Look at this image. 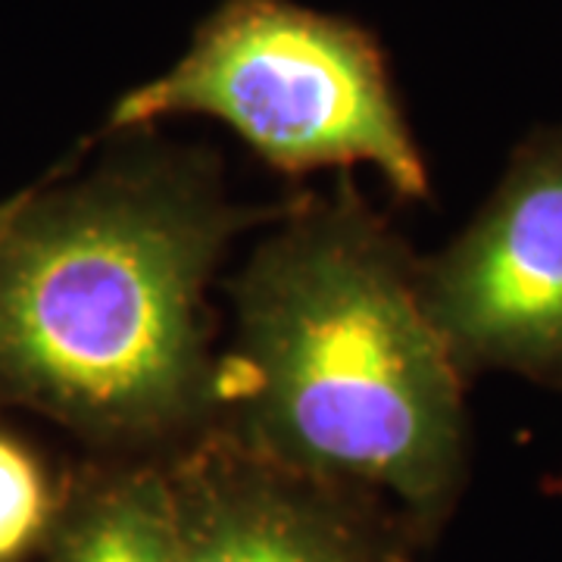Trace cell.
<instances>
[{
  "mask_svg": "<svg viewBox=\"0 0 562 562\" xmlns=\"http://www.w3.org/2000/svg\"><path fill=\"white\" fill-rule=\"evenodd\" d=\"M181 562H416L422 538L353 484L272 460L210 425L166 457Z\"/></svg>",
  "mask_w": 562,
  "mask_h": 562,
  "instance_id": "5",
  "label": "cell"
},
{
  "mask_svg": "<svg viewBox=\"0 0 562 562\" xmlns=\"http://www.w3.org/2000/svg\"><path fill=\"white\" fill-rule=\"evenodd\" d=\"M20 201H22V191H16V194H10V198H3V201H0V228L10 222V216H13V213H16Z\"/></svg>",
  "mask_w": 562,
  "mask_h": 562,
  "instance_id": "8",
  "label": "cell"
},
{
  "mask_svg": "<svg viewBox=\"0 0 562 562\" xmlns=\"http://www.w3.org/2000/svg\"><path fill=\"white\" fill-rule=\"evenodd\" d=\"M63 184L22 191L0 228V403L106 457H169L220 413L206 288L260 210L216 162L138 140Z\"/></svg>",
  "mask_w": 562,
  "mask_h": 562,
  "instance_id": "1",
  "label": "cell"
},
{
  "mask_svg": "<svg viewBox=\"0 0 562 562\" xmlns=\"http://www.w3.org/2000/svg\"><path fill=\"white\" fill-rule=\"evenodd\" d=\"M210 116L281 176L375 166L403 201H425L428 166L366 25L294 0H222L162 76L122 94L106 132Z\"/></svg>",
  "mask_w": 562,
  "mask_h": 562,
  "instance_id": "3",
  "label": "cell"
},
{
  "mask_svg": "<svg viewBox=\"0 0 562 562\" xmlns=\"http://www.w3.org/2000/svg\"><path fill=\"white\" fill-rule=\"evenodd\" d=\"M57 503L60 484L38 453L0 428V562H22L44 550Z\"/></svg>",
  "mask_w": 562,
  "mask_h": 562,
  "instance_id": "7",
  "label": "cell"
},
{
  "mask_svg": "<svg viewBox=\"0 0 562 562\" xmlns=\"http://www.w3.org/2000/svg\"><path fill=\"white\" fill-rule=\"evenodd\" d=\"M47 562H181L166 457H101L60 482Z\"/></svg>",
  "mask_w": 562,
  "mask_h": 562,
  "instance_id": "6",
  "label": "cell"
},
{
  "mask_svg": "<svg viewBox=\"0 0 562 562\" xmlns=\"http://www.w3.org/2000/svg\"><path fill=\"white\" fill-rule=\"evenodd\" d=\"M416 279L465 382L513 372L562 391V125L513 150L479 216Z\"/></svg>",
  "mask_w": 562,
  "mask_h": 562,
  "instance_id": "4",
  "label": "cell"
},
{
  "mask_svg": "<svg viewBox=\"0 0 562 562\" xmlns=\"http://www.w3.org/2000/svg\"><path fill=\"white\" fill-rule=\"evenodd\" d=\"M419 260L344 176L288 203L228 284L216 428L387 501L422 543L460 501L465 379L422 306Z\"/></svg>",
  "mask_w": 562,
  "mask_h": 562,
  "instance_id": "2",
  "label": "cell"
}]
</instances>
